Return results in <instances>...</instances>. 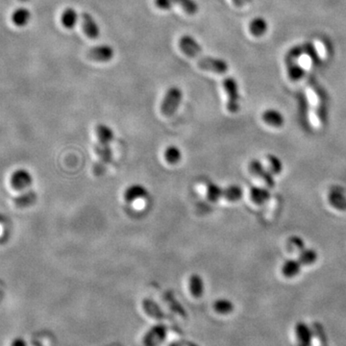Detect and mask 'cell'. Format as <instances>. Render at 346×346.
I'll return each mask as SVG.
<instances>
[{"label": "cell", "mask_w": 346, "mask_h": 346, "mask_svg": "<svg viewBox=\"0 0 346 346\" xmlns=\"http://www.w3.org/2000/svg\"><path fill=\"white\" fill-rule=\"evenodd\" d=\"M179 47L187 57L196 60V63L203 70L211 71L217 74H223L228 71L226 62L209 56H204L202 47L197 40L189 35H184L179 40Z\"/></svg>", "instance_id": "cell-1"}, {"label": "cell", "mask_w": 346, "mask_h": 346, "mask_svg": "<svg viewBox=\"0 0 346 346\" xmlns=\"http://www.w3.org/2000/svg\"><path fill=\"white\" fill-rule=\"evenodd\" d=\"M183 98L182 91L177 87L170 88L161 103V112L165 117H173L177 112Z\"/></svg>", "instance_id": "cell-2"}, {"label": "cell", "mask_w": 346, "mask_h": 346, "mask_svg": "<svg viewBox=\"0 0 346 346\" xmlns=\"http://www.w3.org/2000/svg\"><path fill=\"white\" fill-rule=\"evenodd\" d=\"M223 88L227 94V110L230 113H237L240 110V93L237 81L232 77L224 79Z\"/></svg>", "instance_id": "cell-3"}, {"label": "cell", "mask_w": 346, "mask_h": 346, "mask_svg": "<svg viewBox=\"0 0 346 346\" xmlns=\"http://www.w3.org/2000/svg\"><path fill=\"white\" fill-rule=\"evenodd\" d=\"M114 55H115L114 48L108 44L96 45L93 48L89 49V51L87 52V57L90 60H93L95 62H101V63L111 61L114 58Z\"/></svg>", "instance_id": "cell-4"}, {"label": "cell", "mask_w": 346, "mask_h": 346, "mask_svg": "<svg viewBox=\"0 0 346 346\" xmlns=\"http://www.w3.org/2000/svg\"><path fill=\"white\" fill-rule=\"evenodd\" d=\"M33 182L32 175L25 170L15 171L11 176V186L15 190H22Z\"/></svg>", "instance_id": "cell-5"}, {"label": "cell", "mask_w": 346, "mask_h": 346, "mask_svg": "<svg viewBox=\"0 0 346 346\" xmlns=\"http://www.w3.org/2000/svg\"><path fill=\"white\" fill-rule=\"evenodd\" d=\"M82 28L84 33L91 40H96L100 35V29L93 15L89 13H82Z\"/></svg>", "instance_id": "cell-6"}, {"label": "cell", "mask_w": 346, "mask_h": 346, "mask_svg": "<svg viewBox=\"0 0 346 346\" xmlns=\"http://www.w3.org/2000/svg\"><path fill=\"white\" fill-rule=\"evenodd\" d=\"M248 170L249 173H251L254 176L259 177L261 179H263V181L265 182L266 186L269 187H273L274 186V180L272 178V175L269 172H266L264 169V167L262 166V164L258 160H252L251 163L248 166Z\"/></svg>", "instance_id": "cell-7"}, {"label": "cell", "mask_w": 346, "mask_h": 346, "mask_svg": "<svg viewBox=\"0 0 346 346\" xmlns=\"http://www.w3.org/2000/svg\"><path fill=\"white\" fill-rule=\"evenodd\" d=\"M147 189L143 186V185H140V184H133L130 186H128L125 191H124V199L131 204L133 203L135 201L139 199H143L145 198L146 196H147Z\"/></svg>", "instance_id": "cell-8"}, {"label": "cell", "mask_w": 346, "mask_h": 346, "mask_svg": "<svg viewBox=\"0 0 346 346\" xmlns=\"http://www.w3.org/2000/svg\"><path fill=\"white\" fill-rule=\"evenodd\" d=\"M95 133L97 137V144L99 146L110 147L111 143L114 140L113 130L105 124H98L95 127Z\"/></svg>", "instance_id": "cell-9"}, {"label": "cell", "mask_w": 346, "mask_h": 346, "mask_svg": "<svg viewBox=\"0 0 346 346\" xmlns=\"http://www.w3.org/2000/svg\"><path fill=\"white\" fill-rule=\"evenodd\" d=\"M166 336V327L160 325L152 328L145 338V346H156L163 342Z\"/></svg>", "instance_id": "cell-10"}, {"label": "cell", "mask_w": 346, "mask_h": 346, "mask_svg": "<svg viewBox=\"0 0 346 346\" xmlns=\"http://www.w3.org/2000/svg\"><path fill=\"white\" fill-rule=\"evenodd\" d=\"M307 96L309 98V102L311 105V119L315 125H318L319 120V108H320V99L318 97V94L311 88L308 87L306 90Z\"/></svg>", "instance_id": "cell-11"}, {"label": "cell", "mask_w": 346, "mask_h": 346, "mask_svg": "<svg viewBox=\"0 0 346 346\" xmlns=\"http://www.w3.org/2000/svg\"><path fill=\"white\" fill-rule=\"evenodd\" d=\"M188 288L191 295L195 298H199L204 293V282L198 274L190 275L188 280Z\"/></svg>", "instance_id": "cell-12"}, {"label": "cell", "mask_w": 346, "mask_h": 346, "mask_svg": "<svg viewBox=\"0 0 346 346\" xmlns=\"http://www.w3.org/2000/svg\"><path fill=\"white\" fill-rule=\"evenodd\" d=\"M263 120L267 125L279 128L284 124V118L278 111L267 110L263 114Z\"/></svg>", "instance_id": "cell-13"}, {"label": "cell", "mask_w": 346, "mask_h": 346, "mask_svg": "<svg viewBox=\"0 0 346 346\" xmlns=\"http://www.w3.org/2000/svg\"><path fill=\"white\" fill-rule=\"evenodd\" d=\"M329 203L339 211H346V195L339 190H332L328 194Z\"/></svg>", "instance_id": "cell-14"}, {"label": "cell", "mask_w": 346, "mask_h": 346, "mask_svg": "<svg viewBox=\"0 0 346 346\" xmlns=\"http://www.w3.org/2000/svg\"><path fill=\"white\" fill-rule=\"evenodd\" d=\"M37 200V193L34 190H29L13 199V203L18 208H26L34 204Z\"/></svg>", "instance_id": "cell-15"}, {"label": "cell", "mask_w": 346, "mask_h": 346, "mask_svg": "<svg viewBox=\"0 0 346 346\" xmlns=\"http://www.w3.org/2000/svg\"><path fill=\"white\" fill-rule=\"evenodd\" d=\"M249 193H250V198L252 200V202L257 205H262L270 198L269 191L263 187L252 186L250 188Z\"/></svg>", "instance_id": "cell-16"}, {"label": "cell", "mask_w": 346, "mask_h": 346, "mask_svg": "<svg viewBox=\"0 0 346 346\" xmlns=\"http://www.w3.org/2000/svg\"><path fill=\"white\" fill-rule=\"evenodd\" d=\"M301 266L302 265L298 260H288L282 266V273L284 276L292 278L299 273Z\"/></svg>", "instance_id": "cell-17"}, {"label": "cell", "mask_w": 346, "mask_h": 346, "mask_svg": "<svg viewBox=\"0 0 346 346\" xmlns=\"http://www.w3.org/2000/svg\"><path fill=\"white\" fill-rule=\"evenodd\" d=\"M143 307H144V310L146 311V313L150 317L157 319V320H163L165 318V315H164L163 311L161 310L160 307L158 306L151 299H148V298L144 299Z\"/></svg>", "instance_id": "cell-18"}, {"label": "cell", "mask_w": 346, "mask_h": 346, "mask_svg": "<svg viewBox=\"0 0 346 346\" xmlns=\"http://www.w3.org/2000/svg\"><path fill=\"white\" fill-rule=\"evenodd\" d=\"M78 21V13L72 9V8H67L66 9L61 16V22L63 26L66 27L67 29H71L77 24Z\"/></svg>", "instance_id": "cell-19"}, {"label": "cell", "mask_w": 346, "mask_h": 346, "mask_svg": "<svg viewBox=\"0 0 346 346\" xmlns=\"http://www.w3.org/2000/svg\"><path fill=\"white\" fill-rule=\"evenodd\" d=\"M243 191L240 186L232 185L223 188V194L222 198L229 201V202H237L242 197Z\"/></svg>", "instance_id": "cell-20"}, {"label": "cell", "mask_w": 346, "mask_h": 346, "mask_svg": "<svg viewBox=\"0 0 346 346\" xmlns=\"http://www.w3.org/2000/svg\"><path fill=\"white\" fill-rule=\"evenodd\" d=\"M266 30H267L266 21L264 18H261V17L253 19L249 25L250 33L253 35L254 37H257V38L263 36L266 33Z\"/></svg>", "instance_id": "cell-21"}, {"label": "cell", "mask_w": 346, "mask_h": 346, "mask_svg": "<svg viewBox=\"0 0 346 346\" xmlns=\"http://www.w3.org/2000/svg\"><path fill=\"white\" fill-rule=\"evenodd\" d=\"M223 194V188L212 182H209L207 184V189H206V195L207 198L211 202H217L220 198H222Z\"/></svg>", "instance_id": "cell-22"}, {"label": "cell", "mask_w": 346, "mask_h": 346, "mask_svg": "<svg viewBox=\"0 0 346 346\" xmlns=\"http://www.w3.org/2000/svg\"><path fill=\"white\" fill-rule=\"evenodd\" d=\"M318 260V253L313 249H304L302 250L299 256L298 261L302 266H311L315 264Z\"/></svg>", "instance_id": "cell-23"}, {"label": "cell", "mask_w": 346, "mask_h": 346, "mask_svg": "<svg viewBox=\"0 0 346 346\" xmlns=\"http://www.w3.org/2000/svg\"><path fill=\"white\" fill-rule=\"evenodd\" d=\"M182 158L181 151L178 147L171 146L165 150V159L170 165H176Z\"/></svg>", "instance_id": "cell-24"}, {"label": "cell", "mask_w": 346, "mask_h": 346, "mask_svg": "<svg viewBox=\"0 0 346 346\" xmlns=\"http://www.w3.org/2000/svg\"><path fill=\"white\" fill-rule=\"evenodd\" d=\"M31 14L26 9H18L12 15L13 22L17 26H23L29 21Z\"/></svg>", "instance_id": "cell-25"}, {"label": "cell", "mask_w": 346, "mask_h": 346, "mask_svg": "<svg viewBox=\"0 0 346 346\" xmlns=\"http://www.w3.org/2000/svg\"><path fill=\"white\" fill-rule=\"evenodd\" d=\"M187 14H195L198 12V4L194 0H174Z\"/></svg>", "instance_id": "cell-26"}, {"label": "cell", "mask_w": 346, "mask_h": 346, "mask_svg": "<svg viewBox=\"0 0 346 346\" xmlns=\"http://www.w3.org/2000/svg\"><path fill=\"white\" fill-rule=\"evenodd\" d=\"M165 298H166L167 303L169 304V306L171 307V309L173 310V312L181 315L182 317H186V312L184 311V309H183V307L181 306V304L175 299V297H174L173 293L168 292L165 295Z\"/></svg>", "instance_id": "cell-27"}, {"label": "cell", "mask_w": 346, "mask_h": 346, "mask_svg": "<svg viewBox=\"0 0 346 346\" xmlns=\"http://www.w3.org/2000/svg\"><path fill=\"white\" fill-rule=\"evenodd\" d=\"M287 247L291 252L300 253L304 250V241L299 237H292L287 241Z\"/></svg>", "instance_id": "cell-28"}, {"label": "cell", "mask_w": 346, "mask_h": 346, "mask_svg": "<svg viewBox=\"0 0 346 346\" xmlns=\"http://www.w3.org/2000/svg\"><path fill=\"white\" fill-rule=\"evenodd\" d=\"M266 163L268 165V171L271 174H279L282 172V163L277 157L273 155H268L266 157Z\"/></svg>", "instance_id": "cell-29"}, {"label": "cell", "mask_w": 346, "mask_h": 346, "mask_svg": "<svg viewBox=\"0 0 346 346\" xmlns=\"http://www.w3.org/2000/svg\"><path fill=\"white\" fill-rule=\"evenodd\" d=\"M213 309L219 314H227L233 310V304L226 299H219L213 304Z\"/></svg>", "instance_id": "cell-30"}, {"label": "cell", "mask_w": 346, "mask_h": 346, "mask_svg": "<svg viewBox=\"0 0 346 346\" xmlns=\"http://www.w3.org/2000/svg\"><path fill=\"white\" fill-rule=\"evenodd\" d=\"M175 4L174 0H155V5L161 10H171Z\"/></svg>", "instance_id": "cell-31"}, {"label": "cell", "mask_w": 346, "mask_h": 346, "mask_svg": "<svg viewBox=\"0 0 346 346\" xmlns=\"http://www.w3.org/2000/svg\"><path fill=\"white\" fill-rule=\"evenodd\" d=\"M232 1L239 8L244 7V6H246L252 2V0H232Z\"/></svg>", "instance_id": "cell-32"}, {"label": "cell", "mask_w": 346, "mask_h": 346, "mask_svg": "<svg viewBox=\"0 0 346 346\" xmlns=\"http://www.w3.org/2000/svg\"><path fill=\"white\" fill-rule=\"evenodd\" d=\"M317 50H318V52H319V54H320L322 58L325 57V54L326 53H325L324 45H323L321 42H320V41H317Z\"/></svg>", "instance_id": "cell-33"}, {"label": "cell", "mask_w": 346, "mask_h": 346, "mask_svg": "<svg viewBox=\"0 0 346 346\" xmlns=\"http://www.w3.org/2000/svg\"><path fill=\"white\" fill-rule=\"evenodd\" d=\"M6 221V217L0 213V223H4Z\"/></svg>", "instance_id": "cell-34"}, {"label": "cell", "mask_w": 346, "mask_h": 346, "mask_svg": "<svg viewBox=\"0 0 346 346\" xmlns=\"http://www.w3.org/2000/svg\"><path fill=\"white\" fill-rule=\"evenodd\" d=\"M5 240H6V238H5V237H0V243H1V242H3V241H4Z\"/></svg>", "instance_id": "cell-35"}, {"label": "cell", "mask_w": 346, "mask_h": 346, "mask_svg": "<svg viewBox=\"0 0 346 346\" xmlns=\"http://www.w3.org/2000/svg\"><path fill=\"white\" fill-rule=\"evenodd\" d=\"M20 1H27V0H20Z\"/></svg>", "instance_id": "cell-36"}]
</instances>
